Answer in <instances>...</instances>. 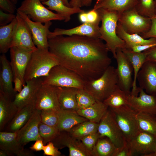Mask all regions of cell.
<instances>
[{
  "mask_svg": "<svg viewBox=\"0 0 156 156\" xmlns=\"http://www.w3.org/2000/svg\"><path fill=\"white\" fill-rule=\"evenodd\" d=\"M101 39L74 35L48 39L49 51L60 65L75 72L85 81L100 77L111 65V59Z\"/></svg>",
  "mask_w": 156,
  "mask_h": 156,
  "instance_id": "cell-1",
  "label": "cell"
},
{
  "mask_svg": "<svg viewBox=\"0 0 156 156\" xmlns=\"http://www.w3.org/2000/svg\"><path fill=\"white\" fill-rule=\"evenodd\" d=\"M96 10L100 14L102 22L99 29L100 38L105 41L108 50L116 59L117 50L126 48L125 42L116 33L117 26L120 14L116 11L105 9Z\"/></svg>",
  "mask_w": 156,
  "mask_h": 156,
  "instance_id": "cell-2",
  "label": "cell"
},
{
  "mask_svg": "<svg viewBox=\"0 0 156 156\" xmlns=\"http://www.w3.org/2000/svg\"><path fill=\"white\" fill-rule=\"evenodd\" d=\"M60 65L59 60L49 50L37 48L32 53L27 66L25 82L34 78L48 76L51 69Z\"/></svg>",
  "mask_w": 156,
  "mask_h": 156,
  "instance_id": "cell-3",
  "label": "cell"
},
{
  "mask_svg": "<svg viewBox=\"0 0 156 156\" xmlns=\"http://www.w3.org/2000/svg\"><path fill=\"white\" fill-rule=\"evenodd\" d=\"M116 68L110 65L95 79L86 81L83 89L96 101L103 102L118 87Z\"/></svg>",
  "mask_w": 156,
  "mask_h": 156,
  "instance_id": "cell-4",
  "label": "cell"
},
{
  "mask_svg": "<svg viewBox=\"0 0 156 156\" xmlns=\"http://www.w3.org/2000/svg\"><path fill=\"white\" fill-rule=\"evenodd\" d=\"M86 81L75 72L60 65L51 70L48 75L43 78V83L61 87L83 89Z\"/></svg>",
  "mask_w": 156,
  "mask_h": 156,
  "instance_id": "cell-5",
  "label": "cell"
},
{
  "mask_svg": "<svg viewBox=\"0 0 156 156\" xmlns=\"http://www.w3.org/2000/svg\"><path fill=\"white\" fill-rule=\"evenodd\" d=\"M109 109L127 141L129 142L140 130L136 118L138 112L128 105Z\"/></svg>",
  "mask_w": 156,
  "mask_h": 156,
  "instance_id": "cell-6",
  "label": "cell"
},
{
  "mask_svg": "<svg viewBox=\"0 0 156 156\" xmlns=\"http://www.w3.org/2000/svg\"><path fill=\"white\" fill-rule=\"evenodd\" d=\"M34 22L45 23L51 20H64V18L45 7L40 0H24L17 9Z\"/></svg>",
  "mask_w": 156,
  "mask_h": 156,
  "instance_id": "cell-7",
  "label": "cell"
},
{
  "mask_svg": "<svg viewBox=\"0 0 156 156\" xmlns=\"http://www.w3.org/2000/svg\"><path fill=\"white\" fill-rule=\"evenodd\" d=\"M118 22L128 33L140 35L148 32L151 25V18L141 15L135 7L120 14Z\"/></svg>",
  "mask_w": 156,
  "mask_h": 156,
  "instance_id": "cell-8",
  "label": "cell"
},
{
  "mask_svg": "<svg viewBox=\"0 0 156 156\" xmlns=\"http://www.w3.org/2000/svg\"><path fill=\"white\" fill-rule=\"evenodd\" d=\"M98 132L100 137L107 138L117 149L121 148L127 142L110 109L107 110L99 123Z\"/></svg>",
  "mask_w": 156,
  "mask_h": 156,
  "instance_id": "cell-9",
  "label": "cell"
},
{
  "mask_svg": "<svg viewBox=\"0 0 156 156\" xmlns=\"http://www.w3.org/2000/svg\"><path fill=\"white\" fill-rule=\"evenodd\" d=\"M62 90V87L42 84L37 93L36 109L59 111L60 109V97Z\"/></svg>",
  "mask_w": 156,
  "mask_h": 156,
  "instance_id": "cell-10",
  "label": "cell"
},
{
  "mask_svg": "<svg viewBox=\"0 0 156 156\" xmlns=\"http://www.w3.org/2000/svg\"><path fill=\"white\" fill-rule=\"evenodd\" d=\"M127 143L132 156H152L156 151V135L140 130Z\"/></svg>",
  "mask_w": 156,
  "mask_h": 156,
  "instance_id": "cell-11",
  "label": "cell"
},
{
  "mask_svg": "<svg viewBox=\"0 0 156 156\" xmlns=\"http://www.w3.org/2000/svg\"><path fill=\"white\" fill-rule=\"evenodd\" d=\"M116 55L118 86L127 94H130L133 83L132 66L121 49L117 50Z\"/></svg>",
  "mask_w": 156,
  "mask_h": 156,
  "instance_id": "cell-12",
  "label": "cell"
},
{
  "mask_svg": "<svg viewBox=\"0 0 156 156\" xmlns=\"http://www.w3.org/2000/svg\"><path fill=\"white\" fill-rule=\"evenodd\" d=\"M34 51L16 46L10 49V63L14 79L15 77L20 79L22 82L23 87L26 85L24 76L26 68Z\"/></svg>",
  "mask_w": 156,
  "mask_h": 156,
  "instance_id": "cell-13",
  "label": "cell"
},
{
  "mask_svg": "<svg viewBox=\"0 0 156 156\" xmlns=\"http://www.w3.org/2000/svg\"><path fill=\"white\" fill-rule=\"evenodd\" d=\"M51 142L58 149L67 147L69 156H91V152L85 147L81 140L73 137L68 131H60Z\"/></svg>",
  "mask_w": 156,
  "mask_h": 156,
  "instance_id": "cell-14",
  "label": "cell"
},
{
  "mask_svg": "<svg viewBox=\"0 0 156 156\" xmlns=\"http://www.w3.org/2000/svg\"><path fill=\"white\" fill-rule=\"evenodd\" d=\"M17 10L20 16L26 21L31 30L34 44L37 48L49 50L48 34L52 23L50 21L44 23L34 22L24 13Z\"/></svg>",
  "mask_w": 156,
  "mask_h": 156,
  "instance_id": "cell-15",
  "label": "cell"
},
{
  "mask_svg": "<svg viewBox=\"0 0 156 156\" xmlns=\"http://www.w3.org/2000/svg\"><path fill=\"white\" fill-rule=\"evenodd\" d=\"M43 83L42 77L26 81L21 91L16 95L13 102L18 111L27 105L35 103L37 92Z\"/></svg>",
  "mask_w": 156,
  "mask_h": 156,
  "instance_id": "cell-16",
  "label": "cell"
},
{
  "mask_svg": "<svg viewBox=\"0 0 156 156\" xmlns=\"http://www.w3.org/2000/svg\"><path fill=\"white\" fill-rule=\"evenodd\" d=\"M17 23L11 47H18L34 51L37 48L33 42L30 28L26 21L17 13Z\"/></svg>",
  "mask_w": 156,
  "mask_h": 156,
  "instance_id": "cell-17",
  "label": "cell"
},
{
  "mask_svg": "<svg viewBox=\"0 0 156 156\" xmlns=\"http://www.w3.org/2000/svg\"><path fill=\"white\" fill-rule=\"evenodd\" d=\"M17 131H0V149L7 153L9 156L34 155L32 151L25 148L18 141Z\"/></svg>",
  "mask_w": 156,
  "mask_h": 156,
  "instance_id": "cell-18",
  "label": "cell"
},
{
  "mask_svg": "<svg viewBox=\"0 0 156 156\" xmlns=\"http://www.w3.org/2000/svg\"><path fill=\"white\" fill-rule=\"evenodd\" d=\"M137 80L140 88L156 96V62L146 60L138 73Z\"/></svg>",
  "mask_w": 156,
  "mask_h": 156,
  "instance_id": "cell-19",
  "label": "cell"
},
{
  "mask_svg": "<svg viewBox=\"0 0 156 156\" xmlns=\"http://www.w3.org/2000/svg\"><path fill=\"white\" fill-rule=\"evenodd\" d=\"M41 110L36 109L24 125L17 131V139L23 146L30 142L42 139L39 131Z\"/></svg>",
  "mask_w": 156,
  "mask_h": 156,
  "instance_id": "cell-20",
  "label": "cell"
},
{
  "mask_svg": "<svg viewBox=\"0 0 156 156\" xmlns=\"http://www.w3.org/2000/svg\"><path fill=\"white\" fill-rule=\"evenodd\" d=\"M139 94L138 96L128 94V105L138 112L156 114V96L148 94L140 88Z\"/></svg>",
  "mask_w": 156,
  "mask_h": 156,
  "instance_id": "cell-21",
  "label": "cell"
},
{
  "mask_svg": "<svg viewBox=\"0 0 156 156\" xmlns=\"http://www.w3.org/2000/svg\"><path fill=\"white\" fill-rule=\"evenodd\" d=\"M99 23H83L74 28L65 29L56 28L53 32H49L48 39L59 35L71 36L77 35L100 38Z\"/></svg>",
  "mask_w": 156,
  "mask_h": 156,
  "instance_id": "cell-22",
  "label": "cell"
},
{
  "mask_svg": "<svg viewBox=\"0 0 156 156\" xmlns=\"http://www.w3.org/2000/svg\"><path fill=\"white\" fill-rule=\"evenodd\" d=\"M1 68L0 73V92L10 97L13 101L17 93L14 90L12 82L13 75L10 62L5 54L0 56Z\"/></svg>",
  "mask_w": 156,
  "mask_h": 156,
  "instance_id": "cell-23",
  "label": "cell"
},
{
  "mask_svg": "<svg viewBox=\"0 0 156 156\" xmlns=\"http://www.w3.org/2000/svg\"><path fill=\"white\" fill-rule=\"evenodd\" d=\"M121 50L131 63L133 68L134 77L130 94L138 96L140 88L136 85L137 76L142 66L146 61V54L144 51L136 52L127 48Z\"/></svg>",
  "mask_w": 156,
  "mask_h": 156,
  "instance_id": "cell-24",
  "label": "cell"
},
{
  "mask_svg": "<svg viewBox=\"0 0 156 156\" xmlns=\"http://www.w3.org/2000/svg\"><path fill=\"white\" fill-rule=\"evenodd\" d=\"M58 120L57 127L60 131H69L76 125L88 120L75 110L60 109L58 112Z\"/></svg>",
  "mask_w": 156,
  "mask_h": 156,
  "instance_id": "cell-25",
  "label": "cell"
},
{
  "mask_svg": "<svg viewBox=\"0 0 156 156\" xmlns=\"http://www.w3.org/2000/svg\"><path fill=\"white\" fill-rule=\"evenodd\" d=\"M35 103L26 106L18 110L5 127V131L15 132L18 131L27 122L35 110Z\"/></svg>",
  "mask_w": 156,
  "mask_h": 156,
  "instance_id": "cell-26",
  "label": "cell"
},
{
  "mask_svg": "<svg viewBox=\"0 0 156 156\" xmlns=\"http://www.w3.org/2000/svg\"><path fill=\"white\" fill-rule=\"evenodd\" d=\"M18 111L13 101L0 92V131H2Z\"/></svg>",
  "mask_w": 156,
  "mask_h": 156,
  "instance_id": "cell-27",
  "label": "cell"
},
{
  "mask_svg": "<svg viewBox=\"0 0 156 156\" xmlns=\"http://www.w3.org/2000/svg\"><path fill=\"white\" fill-rule=\"evenodd\" d=\"M108 107L103 102L96 101L87 108L77 111L80 116L91 122L99 123L108 109Z\"/></svg>",
  "mask_w": 156,
  "mask_h": 156,
  "instance_id": "cell-28",
  "label": "cell"
},
{
  "mask_svg": "<svg viewBox=\"0 0 156 156\" xmlns=\"http://www.w3.org/2000/svg\"><path fill=\"white\" fill-rule=\"evenodd\" d=\"M138 0H102L94 5L93 9L103 8L118 12L120 15L123 12L135 7Z\"/></svg>",
  "mask_w": 156,
  "mask_h": 156,
  "instance_id": "cell-29",
  "label": "cell"
},
{
  "mask_svg": "<svg viewBox=\"0 0 156 156\" xmlns=\"http://www.w3.org/2000/svg\"><path fill=\"white\" fill-rule=\"evenodd\" d=\"M116 33L118 36L124 41L126 48L128 49L135 46L148 44L156 40L155 38L145 39L139 34L128 33L124 30L118 22L117 26Z\"/></svg>",
  "mask_w": 156,
  "mask_h": 156,
  "instance_id": "cell-30",
  "label": "cell"
},
{
  "mask_svg": "<svg viewBox=\"0 0 156 156\" xmlns=\"http://www.w3.org/2000/svg\"><path fill=\"white\" fill-rule=\"evenodd\" d=\"M42 3L43 5L47 6V8L49 10H54L63 16L66 22L70 20L72 15L85 11L80 8L69 7L66 5L62 0H48Z\"/></svg>",
  "mask_w": 156,
  "mask_h": 156,
  "instance_id": "cell-31",
  "label": "cell"
},
{
  "mask_svg": "<svg viewBox=\"0 0 156 156\" xmlns=\"http://www.w3.org/2000/svg\"><path fill=\"white\" fill-rule=\"evenodd\" d=\"M17 23L16 18L9 24L0 27V52L7 53L10 49Z\"/></svg>",
  "mask_w": 156,
  "mask_h": 156,
  "instance_id": "cell-32",
  "label": "cell"
},
{
  "mask_svg": "<svg viewBox=\"0 0 156 156\" xmlns=\"http://www.w3.org/2000/svg\"><path fill=\"white\" fill-rule=\"evenodd\" d=\"M78 89L74 88L62 87L60 97V109L76 111L79 109L76 99Z\"/></svg>",
  "mask_w": 156,
  "mask_h": 156,
  "instance_id": "cell-33",
  "label": "cell"
},
{
  "mask_svg": "<svg viewBox=\"0 0 156 156\" xmlns=\"http://www.w3.org/2000/svg\"><path fill=\"white\" fill-rule=\"evenodd\" d=\"M136 118L140 130L156 135V114L138 112Z\"/></svg>",
  "mask_w": 156,
  "mask_h": 156,
  "instance_id": "cell-34",
  "label": "cell"
},
{
  "mask_svg": "<svg viewBox=\"0 0 156 156\" xmlns=\"http://www.w3.org/2000/svg\"><path fill=\"white\" fill-rule=\"evenodd\" d=\"M117 149L108 138L101 137L91 152V156H114Z\"/></svg>",
  "mask_w": 156,
  "mask_h": 156,
  "instance_id": "cell-35",
  "label": "cell"
},
{
  "mask_svg": "<svg viewBox=\"0 0 156 156\" xmlns=\"http://www.w3.org/2000/svg\"><path fill=\"white\" fill-rule=\"evenodd\" d=\"M99 123L88 120L75 126L68 132L74 138L80 140L83 137L98 131Z\"/></svg>",
  "mask_w": 156,
  "mask_h": 156,
  "instance_id": "cell-36",
  "label": "cell"
},
{
  "mask_svg": "<svg viewBox=\"0 0 156 156\" xmlns=\"http://www.w3.org/2000/svg\"><path fill=\"white\" fill-rule=\"evenodd\" d=\"M128 94L118 87L103 102L108 107L111 108H117L128 105L127 100Z\"/></svg>",
  "mask_w": 156,
  "mask_h": 156,
  "instance_id": "cell-37",
  "label": "cell"
},
{
  "mask_svg": "<svg viewBox=\"0 0 156 156\" xmlns=\"http://www.w3.org/2000/svg\"><path fill=\"white\" fill-rule=\"evenodd\" d=\"M39 131L44 145L53 140L60 131L57 127L50 126L41 122L39 125Z\"/></svg>",
  "mask_w": 156,
  "mask_h": 156,
  "instance_id": "cell-38",
  "label": "cell"
},
{
  "mask_svg": "<svg viewBox=\"0 0 156 156\" xmlns=\"http://www.w3.org/2000/svg\"><path fill=\"white\" fill-rule=\"evenodd\" d=\"M135 8L144 16L151 18L155 14L154 0H138Z\"/></svg>",
  "mask_w": 156,
  "mask_h": 156,
  "instance_id": "cell-39",
  "label": "cell"
},
{
  "mask_svg": "<svg viewBox=\"0 0 156 156\" xmlns=\"http://www.w3.org/2000/svg\"><path fill=\"white\" fill-rule=\"evenodd\" d=\"M76 99L79 109L88 107L95 103L96 101L83 89H78Z\"/></svg>",
  "mask_w": 156,
  "mask_h": 156,
  "instance_id": "cell-40",
  "label": "cell"
},
{
  "mask_svg": "<svg viewBox=\"0 0 156 156\" xmlns=\"http://www.w3.org/2000/svg\"><path fill=\"white\" fill-rule=\"evenodd\" d=\"M58 112L51 109L41 110L40 122L50 126L57 127L58 120Z\"/></svg>",
  "mask_w": 156,
  "mask_h": 156,
  "instance_id": "cell-41",
  "label": "cell"
},
{
  "mask_svg": "<svg viewBox=\"0 0 156 156\" xmlns=\"http://www.w3.org/2000/svg\"><path fill=\"white\" fill-rule=\"evenodd\" d=\"M100 137V135L97 131L83 137L81 140L85 147L91 153V152Z\"/></svg>",
  "mask_w": 156,
  "mask_h": 156,
  "instance_id": "cell-42",
  "label": "cell"
},
{
  "mask_svg": "<svg viewBox=\"0 0 156 156\" xmlns=\"http://www.w3.org/2000/svg\"><path fill=\"white\" fill-rule=\"evenodd\" d=\"M51 142H49L44 145L43 149L44 155L50 156H60L61 155V152Z\"/></svg>",
  "mask_w": 156,
  "mask_h": 156,
  "instance_id": "cell-43",
  "label": "cell"
},
{
  "mask_svg": "<svg viewBox=\"0 0 156 156\" xmlns=\"http://www.w3.org/2000/svg\"><path fill=\"white\" fill-rule=\"evenodd\" d=\"M0 8L3 11L12 14L16 9L15 4L11 0H0Z\"/></svg>",
  "mask_w": 156,
  "mask_h": 156,
  "instance_id": "cell-44",
  "label": "cell"
},
{
  "mask_svg": "<svg viewBox=\"0 0 156 156\" xmlns=\"http://www.w3.org/2000/svg\"><path fill=\"white\" fill-rule=\"evenodd\" d=\"M16 17V15L10 13L4 12L0 10V26L6 25L11 23Z\"/></svg>",
  "mask_w": 156,
  "mask_h": 156,
  "instance_id": "cell-45",
  "label": "cell"
},
{
  "mask_svg": "<svg viewBox=\"0 0 156 156\" xmlns=\"http://www.w3.org/2000/svg\"><path fill=\"white\" fill-rule=\"evenodd\" d=\"M151 25L149 31L146 33L140 35L145 39L152 38H156V14L151 18Z\"/></svg>",
  "mask_w": 156,
  "mask_h": 156,
  "instance_id": "cell-46",
  "label": "cell"
},
{
  "mask_svg": "<svg viewBox=\"0 0 156 156\" xmlns=\"http://www.w3.org/2000/svg\"><path fill=\"white\" fill-rule=\"evenodd\" d=\"M88 23H99L101 21L100 14L97 10L93 9L87 12Z\"/></svg>",
  "mask_w": 156,
  "mask_h": 156,
  "instance_id": "cell-47",
  "label": "cell"
},
{
  "mask_svg": "<svg viewBox=\"0 0 156 156\" xmlns=\"http://www.w3.org/2000/svg\"><path fill=\"white\" fill-rule=\"evenodd\" d=\"M132 154L127 144V142L121 148L117 149L114 156H132Z\"/></svg>",
  "mask_w": 156,
  "mask_h": 156,
  "instance_id": "cell-48",
  "label": "cell"
},
{
  "mask_svg": "<svg viewBox=\"0 0 156 156\" xmlns=\"http://www.w3.org/2000/svg\"><path fill=\"white\" fill-rule=\"evenodd\" d=\"M155 47H156V40L149 44L133 46L129 49L135 52H141Z\"/></svg>",
  "mask_w": 156,
  "mask_h": 156,
  "instance_id": "cell-49",
  "label": "cell"
},
{
  "mask_svg": "<svg viewBox=\"0 0 156 156\" xmlns=\"http://www.w3.org/2000/svg\"><path fill=\"white\" fill-rule=\"evenodd\" d=\"M144 51L146 55V60L156 62V47L151 48Z\"/></svg>",
  "mask_w": 156,
  "mask_h": 156,
  "instance_id": "cell-50",
  "label": "cell"
},
{
  "mask_svg": "<svg viewBox=\"0 0 156 156\" xmlns=\"http://www.w3.org/2000/svg\"><path fill=\"white\" fill-rule=\"evenodd\" d=\"M44 145L42 140H38L36 141L35 143L29 147V148L32 151H40L43 150Z\"/></svg>",
  "mask_w": 156,
  "mask_h": 156,
  "instance_id": "cell-51",
  "label": "cell"
},
{
  "mask_svg": "<svg viewBox=\"0 0 156 156\" xmlns=\"http://www.w3.org/2000/svg\"><path fill=\"white\" fill-rule=\"evenodd\" d=\"M13 82L14 83V91L16 92H19L23 88V84L22 81L19 78L15 77L14 79Z\"/></svg>",
  "mask_w": 156,
  "mask_h": 156,
  "instance_id": "cell-52",
  "label": "cell"
},
{
  "mask_svg": "<svg viewBox=\"0 0 156 156\" xmlns=\"http://www.w3.org/2000/svg\"><path fill=\"white\" fill-rule=\"evenodd\" d=\"M82 0H71L69 4L71 7L80 8L81 7Z\"/></svg>",
  "mask_w": 156,
  "mask_h": 156,
  "instance_id": "cell-53",
  "label": "cell"
},
{
  "mask_svg": "<svg viewBox=\"0 0 156 156\" xmlns=\"http://www.w3.org/2000/svg\"><path fill=\"white\" fill-rule=\"evenodd\" d=\"M79 18L80 22L83 23H88L87 12L84 11L80 13L79 16Z\"/></svg>",
  "mask_w": 156,
  "mask_h": 156,
  "instance_id": "cell-54",
  "label": "cell"
},
{
  "mask_svg": "<svg viewBox=\"0 0 156 156\" xmlns=\"http://www.w3.org/2000/svg\"><path fill=\"white\" fill-rule=\"evenodd\" d=\"M93 0H82L81 6H89L91 4ZM102 0H97L96 3L101 2Z\"/></svg>",
  "mask_w": 156,
  "mask_h": 156,
  "instance_id": "cell-55",
  "label": "cell"
},
{
  "mask_svg": "<svg viewBox=\"0 0 156 156\" xmlns=\"http://www.w3.org/2000/svg\"><path fill=\"white\" fill-rule=\"evenodd\" d=\"M0 156H9L8 154L5 151L0 149Z\"/></svg>",
  "mask_w": 156,
  "mask_h": 156,
  "instance_id": "cell-56",
  "label": "cell"
},
{
  "mask_svg": "<svg viewBox=\"0 0 156 156\" xmlns=\"http://www.w3.org/2000/svg\"><path fill=\"white\" fill-rule=\"evenodd\" d=\"M66 6L71 7L68 0H62Z\"/></svg>",
  "mask_w": 156,
  "mask_h": 156,
  "instance_id": "cell-57",
  "label": "cell"
},
{
  "mask_svg": "<svg viewBox=\"0 0 156 156\" xmlns=\"http://www.w3.org/2000/svg\"><path fill=\"white\" fill-rule=\"evenodd\" d=\"M11 1H12L15 4H16L18 1V0H11Z\"/></svg>",
  "mask_w": 156,
  "mask_h": 156,
  "instance_id": "cell-58",
  "label": "cell"
},
{
  "mask_svg": "<svg viewBox=\"0 0 156 156\" xmlns=\"http://www.w3.org/2000/svg\"><path fill=\"white\" fill-rule=\"evenodd\" d=\"M155 3V13L156 14V0H154Z\"/></svg>",
  "mask_w": 156,
  "mask_h": 156,
  "instance_id": "cell-59",
  "label": "cell"
},
{
  "mask_svg": "<svg viewBox=\"0 0 156 156\" xmlns=\"http://www.w3.org/2000/svg\"><path fill=\"white\" fill-rule=\"evenodd\" d=\"M152 156H156V151L152 155Z\"/></svg>",
  "mask_w": 156,
  "mask_h": 156,
  "instance_id": "cell-60",
  "label": "cell"
},
{
  "mask_svg": "<svg viewBox=\"0 0 156 156\" xmlns=\"http://www.w3.org/2000/svg\"><path fill=\"white\" fill-rule=\"evenodd\" d=\"M40 0L41 1V2H43V1H47L48 0Z\"/></svg>",
  "mask_w": 156,
  "mask_h": 156,
  "instance_id": "cell-61",
  "label": "cell"
}]
</instances>
